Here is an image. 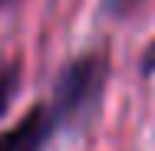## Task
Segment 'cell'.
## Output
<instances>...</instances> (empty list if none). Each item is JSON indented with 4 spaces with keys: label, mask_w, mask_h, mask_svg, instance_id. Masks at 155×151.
Returning <instances> with one entry per match:
<instances>
[{
    "label": "cell",
    "mask_w": 155,
    "mask_h": 151,
    "mask_svg": "<svg viewBox=\"0 0 155 151\" xmlns=\"http://www.w3.org/2000/svg\"><path fill=\"white\" fill-rule=\"evenodd\" d=\"M106 79H109V59L102 53H89L69 62L56 82L50 105L56 125H83L93 118L106 92Z\"/></svg>",
    "instance_id": "1"
},
{
    "label": "cell",
    "mask_w": 155,
    "mask_h": 151,
    "mask_svg": "<svg viewBox=\"0 0 155 151\" xmlns=\"http://www.w3.org/2000/svg\"><path fill=\"white\" fill-rule=\"evenodd\" d=\"M53 128H56V118L50 105H33L10 131L0 135V151H43Z\"/></svg>",
    "instance_id": "2"
},
{
    "label": "cell",
    "mask_w": 155,
    "mask_h": 151,
    "mask_svg": "<svg viewBox=\"0 0 155 151\" xmlns=\"http://www.w3.org/2000/svg\"><path fill=\"white\" fill-rule=\"evenodd\" d=\"M20 89V66L10 62V66H0V115L10 109L13 95Z\"/></svg>",
    "instance_id": "3"
},
{
    "label": "cell",
    "mask_w": 155,
    "mask_h": 151,
    "mask_svg": "<svg viewBox=\"0 0 155 151\" xmlns=\"http://www.w3.org/2000/svg\"><path fill=\"white\" fill-rule=\"evenodd\" d=\"M145 0H102V10L109 13V17H129V13H135L139 7H142Z\"/></svg>",
    "instance_id": "4"
},
{
    "label": "cell",
    "mask_w": 155,
    "mask_h": 151,
    "mask_svg": "<svg viewBox=\"0 0 155 151\" xmlns=\"http://www.w3.org/2000/svg\"><path fill=\"white\" fill-rule=\"evenodd\" d=\"M139 69H142V76H152L155 72V39L149 43V49L142 53V66H139Z\"/></svg>",
    "instance_id": "5"
},
{
    "label": "cell",
    "mask_w": 155,
    "mask_h": 151,
    "mask_svg": "<svg viewBox=\"0 0 155 151\" xmlns=\"http://www.w3.org/2000/svg\"><path fill=\"white\" fill-rule=\"evenodd\" d=\"M10 3H17V0H0V10H7Z\"/></svg>",
    "instance_id": "6"
}]
</instances>
